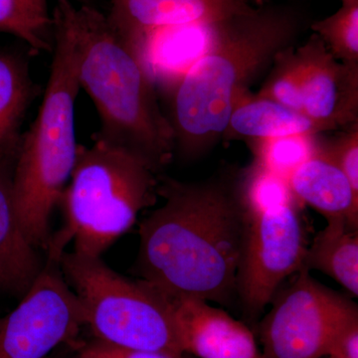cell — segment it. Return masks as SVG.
Listing matches in <instances>:
<instances>
[{
  "label": "cell",
  "mask_w": 358,
  "mask_h": 358,
  "mask_svg": "<svg viewBox=\"0 0 358 358\" xmlns=\"http://www.w3.org/2000/svg\"><path fill=\"white\" fill-rule=\"evenodd\" d=\"M77 1L82 2L83 4H88L90 0H77Z\"/></svg>",
  "instance_id": "cell-26"
},
{
  "label": "cell",
  "mask_w": 358,
  "mask_h": 358,
  "mask_svg": "<svg viewBox=\"0 0 358 358\" xmlns=\"http://www.w3.org/2000/svg\"><path fill=\"white\" fill-rule=\"evenodd\" d=\"M327 131H331L303 113L250 93L233 110L222 138L247 141Z\"/></svg>",
  "instance_id": "cell-15"
},
{
  "label": "cell",
  "mask_w": 358,
  "mask_h": 358,
  "mask_svg": "<svg viewBox=\"0 0 358 358\" xmlns=\"http://www.w3.org/2000/svg\"><path fill=\"white\" fill-rule=\"evenodd\" d=\"M47 358H68V357H60V355H59V357H47Z\"/></svg>",
  "instance_id": "cell-27"
},
{
  "label": "cell",
  "mask_w": 358,
  "mask_h": 358,
  "mask_svg": "<svg viewBox=\"0 0 358 358\" xmlns=\"http://www.w3.org/2000/svg\"><path fill=\"white\" fill-rule=\"evenodd\" d=\"M162 293L171 306L183 353L199 358H265L243 322L201 299Z\"/></svg>",
  "instance_id": "cell-11"
},
{
  "label": "cell",
  "mask_w": 358,
  "mask_h": 358,
  "mask_svg": "<svg viewBox=\"0 0 358 358\" xmlns=\"http://www.w3.org/2000/svg\"><path fill=\"white\" fill-rule=\"evenodd\" d=\"M240 174L196 182L159 178L164 203L141 224V280L166 294L232 301L249 220Z\"/></svg>",
  "instance_id": "cell-1"
},
{
  "label": "cell",
  "mask_w": 358,
  "mask_h": 358,
  "mask_svg": "<svg viewBox=\"0 0 358 358\" xmlns=\"http://www.w3.org/2000/svg\"><path fill=\"white\" fill-rule=\"evenodd\" d=\"M76 358H182L173 357L164 353L128 350L94 339L82 345L77 350Z\"/></svg>",
  "instance_id": "cell-24"
},
{
  "label": "cell",
  "mask_w": 358,
  "mask_h": 358,
  "mask_svg": "<svg viewBox=\"0 0 358 358\" xmlns=\"http://www.w3.org/2000/svg\"><path fill=\"white\" fill-rule=\"evenodd\" d=\"M341 1H343V0H341Z\"/></svg>",
  "instance_id": "cell-28"
},
{
  "label": "cell",
  "mask_w": 358,
  "mask_h": 358,
  "mask_svg": "<svg viewBox=\"0 0 358 358\" xmlns=\"http://www.w3.org/2000/svg\"><path fill=\"white\" fill-rule=\"evenodd\" d=\"M257 96L303 112V75L296 47L281 52Z\"/></svg>",
  "instance_id": "cell-22"
},
{
  "label": "cell",
  "mask_w": 358,
  "mask_h": 358,
  "mask_svg": "<svg viewBox=\"0 0 358 358\" xmlns=\"http://www.w3.org/2000/svg\"><path fill=\"white\" fill-rule=\"evenodd\" d=\"M296 201L313 207L329 220L358 223V192L334 162L319 154L296 167L288 178Z\"/></svg>",
  "instance_id": "cell-14"
},
{
  "label": "cell",
  "mask_w": 358,
  "mask_h": 358,
  "mask_svg": "<svg viewBox=\"0 0 358 358\" xmlns=\"http://www.w3.org/2000/svg\"><path fill=\"white\" fill-rule=\"evenodd\" d=\"M0 33L13 35L30 53L53 49V23L48 0H0Z\"/></svg>",
  "instance_id": "cell-18"
},
{
  "label": "cell",
  "mask_w": 358,
  "mask_h": 358,
  "mask_svg": "<svg viewBox=\"0 0 358 358\" xmlns=\"http://www.w3.org/2000/svg\"><path fill=\"white\" fill-rule=\"evenodd\" d=\"M107 16L122 39L138 56L152 33L176 26L222 20L261 0H109Z\"/></svg>",
  "instance_id": "cell-12"
},
{
  "label": "cell",
  "mask_w": 358,
  "mask_h": 358,
  "mask_svg": "<svg viewBox=\"0 0 358 358\" xmlns=\"http://www.w3.org/2000/svg\"><path fill=\"white\" fill-rule=\"evenodd\" d=\"M17 150L0 155V289L23 296L44 267L26 238L14 205L13 178Z\"/></svg>",
  "instance_id": "cell-13"
},
{
  "label": "cell",
  "mask_w": 358,
  "mask_h": 358,
  "mask_svg": "<svg viewBox=\"0 0 358 358\" xmlns=\"http://www.w3.org/2000/svg\"><path fill=\"white\" fill-rule=\"evenodd\" d=\"M53 10L69 27L80 89L100 117L101 129L93 140L131 150L159 171L173 157L174 136L147 68L94 7L57 0Z\"/></svg>",
  "instance_id": "cell-3"
},
{
  "label": "cell",
  "mask_w": 358,
  "mask_h": 358,
  "mask_svg": "<svg viewBox=\"0 0 358 358\" xmlns=\"http://www.w3.org/2000/svg\"><path fill=\"white\" fill-rule=\"evenodd\" d=\"M307 248L296 202L249 216L236 294L250 315L262 313L285 280L303 267Z\"/></svg>",
  "instance_id": "cell-9"
},
{
  "label": "cell",
  "mask_w": 358,
  "mask_h": 358,
  "mask_svg": "<svg viewBox=\"0 0 358 358\" xmlns=\"http://www.w3.org/2000/svg\"><path fill=\"white\" fill-rule=\"evenodd\" d=\"M336 131L331 138L317 134L315 154L334 162L358 192V122Z\"/></svg>",
  "instance_id": "cell-23"
},
{
  "label": "cell",
  "mask_w": 358,
  "mask_h": 358,
  "mask_svg": "<svg viewBox=\"0 0 358 358\" xmlns=\"http://www.w3.org/2000/svg\"><path fill=\"white\" fill-rule=\"evenodd\" d=\"M303 75V112L331 131L358 122V64L334 57L313 33L296 47Z\"/></svg>",
  "instance_id": "cell-10"
},
{
  "label": "cell",
  "mask_w": 358,
  "mask_h": 358,
  "mask_svg": "<svg viewBox=\"0 0 358 358\" xmlns=\"http://www.w3.org/2000/svg\"><path fill=\"white\" fill-rule=\"evenodd\" d=\"M53 60L43 100L21 134L13 189L23 232L34 248L46 250L52 214L60 203L76 162L75 105L80 91L76 52L69 27L52 11Z\"/></svg>",
  "instance_id": "cell-4"
},
{
  "label": "cell",
  "mask_w": 358,
  "mask_h": 358,
  "mask_svg": "<svg viewBox=\"0 0 358 358\" xmlns=\"http://www.w3.org/2000/svg\"><path fill=\"white\" fill-rule=\"evenodd\" d=\"M299 8L250 4L213 23L208 49L169 91L174 154L185 162L209 152L238 102L305 30Z\"/></svg>",
  "instance_id": "cell-2"
},
{
  "label": "cell",
  "mask_w": 358,
  "mask_h": 358,
  "mask_svg": "<svg viewBox=\"0 0 358 358\" xmlns=\"http://www.w3.org/2000/svg\"><path fill=\"white\" fill-rule=\"evenodd\" d=\"M60 268L76 294L85 327L109 345L182 357L173 312L166 296L152 285L115 273L101 257L63 254Z\"/></svg>",
  "instance_id": "cell-6"
},
{
  "label": "cell",
  "mask_w": 358,
  "mask_h": 358,
  "mask_svg": "<svg viewBox=\"0 0 358 358\" xmlns=\"http://www.w3.org/2000/svg\"><path fill=\"white\" fill-rule=\"evenodd\" d=\"M240 189L248 215L296 202L288 180L254 162L240 174Z\"/></svg>",
  "instance_id": "cell-21"
},
{
  "label": "cell",
  "mask_w": 358,
  "mask_h": 358,
  "mask_svg": "<svg viewBox=\"0 0 358 358\" xmlns=\"http://www.w3.org/2000/svg\"><path fill=\"white\" fill-rule=\"evenodd\" d=\"M327 357L358 358V317L353 319L336 336Z\"/></svg>",
  "instance_id": "cell-25"
},
{
  "label": "cell",
  "mask_w": 358,
  "mask_h": 358,
  "mask_svg": "<svg viewBox=\"0 0 358 358\" xmlns=\"http://www.w3.org/2000/svg\"><path fill=\"white\" fill-rule=\"evenodd\" d=\"M286 288L273 299V308L260 324L265 358H320L353 319L357 306L343 294L313 279L301 267Z\"/></svg>",
  "instance_id": "cell-7"
},
{
  "label": "cell",
  "mask_w": 358,
  "mask_h": 358,
  "mask_svg": "<svg viewBox=\"0 0 358 358\" xmlns=\"http://www.w3.org/2000/svg\"><path fill=\"white\" fill-rule=\"evenodd\" d=\"M83 307L60 263L47 259L20 305L0 317V358H47L61 345L80 348Z\"/></svg>",
  "instance_id": "cell-8"
},
{
  "label": "cell",
  "mask_w": 358,
  "mask_h": 358,
  "mask_svg": "<svg viewBox=\"0 0 358 358\" xmlns=\"http://www.w3.org/2000/svg\"><path fill=\"white\" fill-rule=\"evenodd\" d=\"M315 136H289L247 141L257 164L288 180L296 167L315 155Z\"/></svg>",
  "instance_id": "cell-20"
},
{
  "label": "cell",
  "mask_w": 358,
  "mask_h": 358,
  "mask_svg": "<svg viewBox=\"0 0 358 358\" xmlns=\"http://www.w3.org/2000/svg\"><path fill=\"white\" fill-rule=\"evenodd\" d=\"M327 51L346 64H358V0H343L336 13L310 24Z\"/></svg>",
  "instance_id": "cell-19"
},
{
  "label": "cell",
  "mask_w": 358,
  "mask_h": 358,
  "mask_svg": "<svg viewBox=\"0 0 358 358\" xmlns=\"http://www.w3.org/2000/svg\"><path fill=\"white\" fill-rule=\"evenodd\" d=\"M308 247L303 267L333 278L355 296L358 294L357 228L345 220L327 221Z\"/></svg>",
  "instance_id": "cell-17"
},
{
  "label": "cell",
  "mask_w": 358,
  "mask_h": 358,
  "mask_svg": "<svg viewBox=\"0 0 358 358\" xmlns=\"http://www.w3.org/2000/svg\"><path fill=\"white\" fill-rule=\"evenodd\" d=\"M78 145L76 162L60 203L64 223L51 235L47 259L60 262L71 242L74 252L101 257L128 232L157 199V169L131 150L93 140Z\"/></svg>",
  "instance_id": "cell-5"
},
{
  "label": "cell",
  "mask_w": 358,
  "mask_h": 358,
  "mask_svg": "<svg viewBox=\"0 0 358 358\" xmlns=\"http://www.w3.org/2000/svg\"><path fill=\"white\" fill-rule=\"evenodd\" d=\"M37 95L29 60L13 51H0V155L16 152L21 126Z\"/></svg>",
  "instance_id": "cell-16"
}]
</instances>
